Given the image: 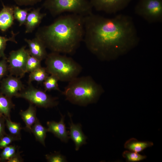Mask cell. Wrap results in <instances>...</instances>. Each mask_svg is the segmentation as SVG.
I'll return each instance as SVG.
<instances>
[{"label":"cell","instance_id":"obj_20","mask_svg":"<svg viewBox=\"0 0 162 162\" xmlns=\"http://www.w3.org/2000/svg\"><path fill=\"white\" fill-rule=\"evenodd\" d=\"M49 74L45 67L41 66L29 73L28 83H31L33 81L39 83L43 82Z\"/></svg>","mask_w":162,"mask_h":162},{"label":"cell","instance_id":"obj_32","mask_svg":"<svg viewBox=\"0 0 162 162\" xmlns=\"http://www.w3.org/2000/svg\"><path fill=\"white\" fill-rule=\"evenodd\" d=\"M20 152L19 148H17L15 154L10 159L7 161V162H22L23 160L20 155Z\"/></svg>","mask_w":162,"mask_h":162},{"label":"cell","instance_id":"obj_15","mask_svg":"<svg viewBox=\"0 0 162 162\" xmlns=\"http://www.w3.org/2000/svg\"><path fill=\"white\" fill-rule=\"evenodd\" d=\"M3 7L0 11V30L4 32L14 24V20L13 6L2 4Z\"/></svg>","mask_w":162,"mask_h":162},{"label":"cell","instance_id":"obj_29","mask_svg":"<svg viewBox=\"0 0 162 162\" xmlns=\"http://www.w3.org/2000/svg\"><path fill=\"white\" fill-rule=\"evenodd\" d=\"M47 161L49 162H65L67 161L66 157L59 152H55L45 155Z\"/></svg>","mask_w":162,"mask_h":162},{"label":"cell","instance_id":"obj_19","mask_svg":"<svg viewBox=\"0 0 162 162\" xmlns=\"http://www.w3.org/2000/svg\"><path fill=\"white\" fill-rule=\"evenodd\" d=\"M47 132V128L42 125L38 119L32 126L31 130V133L34 134L36 140L44 146Z\"/></svg>","mask_w":162,"mask_h":162},{"label":"cell","instance_id":"obj_11","mask_svg":"<svg viewBox=\"0 0 162 162\" xmlns=\"http://www.w3.org/2000/svg\"><path fill=\"white\" fill-rule=\"evenodd\" d=\"M27 44L30 55L40 61L45 59L48 54L46 48L43 42L38 38L35 36L32 39L25 38Z\"/></svg>","mask_w":162,"mask_h":162},{"label":"cell","instance_id":"obj_13","mask_svg":"<svg viewBox=\"0 0 162 162\" xmlns=\"http://www.w3.org/2000/svg\"><path fill=\"white\" fill-rule=\"evenodd\" d=\"M68 115L70 120V122L69 123V137L74 143L75 150L78 151L81 146L86 143L87 137L82 131L81 124L74 123L72 120L71 115L68 112Z\"/></svg>","mask_w":162,"mask_h":162},{"label":"cell","instance_id":"obj_5","mask_svg":"<svg viewBox=\"0 0 162 162\" xmlns=\"http://www.w3.org/2000/svg\"><path fill=\"white\" fill-rule=\"evenodd\" d=\"M43 6L54 17L65 12L85 16L93 8L89 0H45Z\"/></svg>","mask_w":162,"mask_h":162},{"label":"cell","instance_id":"obj_31","mask_svg":"<svg viewBox=\"0 0 162 162\" xmlns=\"http://www.w3.org/2000/svg\"><path fill=\"white\" fill-rule=\"evenodd\" d=\"M19 6H33L41 2L42 0H13Z\"/></svg>","mask_w":162,"mask_h":162},{"label":"cell","instance_id":"obj_14","mask_svg":"<svg viewBox=\"0 0 162 162\" xmlns=\"http://www.w3.org/2000/svg\"><path fill=\"white\" fill-rule=\"evenodd\" d=\"M41 9L40 8L34 9L28 13L25 24V33L33 32L39 26L43 19L46 16V14L40 12Z\"/></svg>","mask_w":162,"mask_h":162},{"label":"cell","instance_id":"obj_24","mask_svg":"<svg viewBox=\"0 0 162 162\" xmlns=\"http://www.w3.org/2000/svg\"><path fill=\"white\" fill-rule=\"evenodd\" d=\"M17 146L15 145H9L5 147L0 154V162H5L12 158L16 153Z\"/></svg>","mask_w":162,"mask_h":162},{"label":"cell","instance_id":"obj_10","mask_svg":"<svg viewBox=\"0 0 162 162\" xmlns=\"http://www.w3.org/2000/svg\"><path fill=\"white\" fill-rule=\"evenodd\" d=\"M20 78L9 74L1 81L0 91L11 98L16 97L24 88Z\"/></svg>","mask_w":162,"mask_h":162},{"label":"cell","instance_id":"obj_25","mask_svg":"<svg viewBox=\"0 0 162 162\" xmlns=\"http://www.w3.org/2000/svg\"><path fill=\"white\" fill-rule=\"evenodd\" d=\"M12 36L9 38L0 36V58H7L4 52L7 45V42L8 41H11L17 44V42L15 39L16 36L19 32L14 33L13 31L11 32Z\"/></svg>","mask_w":162,"mask_h":162},{"label":"cell","instance_id":"obj_23","mask_svg":"<svg viewBox=\"0 0 162 162\" xmlns=\"http://www.w3.org/2000/svg\"><path fill=\"white\" fill-rule=\"evenodd\" d=\"M5 119V126L10 134L21 137L20 132L22 128L20 124L12 122L10 119L4 116Z\"/></svg>","mask_w":162,"mask_h":162},{"label":"cell","instance_id":"obj_12","mask_svg":"<svg viewBox=\"0 0 162 162\" xmlns=\"http://www.w3.org/2000/svg\"><path fill=\"white\" fill-rule=\"evenodd\" d=\"M61 118L58 122L54 121L47 122L48 132H51L63 142H67L70 138L64 122L65 116L61 113Z\"/></svg>","mask_w":162,"mask_h":162},{"label":"cell","instance_id":"obj_2","mask_svg":"<svg viewBox=\"0 0 162 162\" xmlns=\"http://www.w3.org/2000/svg\"><path fill=\"white\" fill-rule=\"evenodd\" d=\"M84 16L74 14L59 16L51 24L40 27L35 36L51 52L72 54L83 41Z\"/></svg>","mask_w":162,"mask_h":162},{"label":"cell","instance_id":"obj_28","mask_svg":"<svg viewBox=\"0 0 162 162\" xmlns=\"http://www.w3.org/2000/svg\"><path fill=\"white\" fill-rule=\"evenodd\" d=\"M21 138L10 134H7L0 139V148L3 149L13 142L20 140Z\"/></svg>","mask_w":162,"mask_h":162},{"label":"cell","instance_id":"obj_16","mask_svg":"<svg viewBox=\"0 0 162 162\" xmlns=\"http://www.w3.org/2000/svg\"><path fill=\"white\" fill-rule=\"evenodd\" d=\"M19 113L26 125L24 129L31 133L32 126L38 119L36 116V106L30 103L27 110H21Z\"/></svg>","mask_w":162,"mask_h":162},{"label":"cell","instance_id":"obj_3","mask_svg":"<svg viewBox=\"0 0 162 162\" xmlns=\"http://www.w3.org/2000/svg\"><path fill=\"white\" fill-rule=\"evenodd\" d=\"M104 90L90 76L77 77L70 82L62 93L71 104L86 106L95 103Z\"/></svg>","mask_w":162,"mask_h":162},{"label":"cell","instance_id":"obj_6","mask_svg":"<svg viewBox=\"0 0 162 162\" xmlns=\"http://www.w3.org/2000/svg\"><path fill=\"white\" fill-rule=\"evenodd\" d=\"M28 85L19 92L16 98L24 99L39 107L51 108L58 105L59 102L57 98L48 94L44 90L33 86L31 83Z\"/></svg>","mask_w":162,"mask_h":162},{"label":"cell","instance_id":"obj_7","mask_svg":"<svg viewBox=\"0 0 162 162\" xmlns=\"http://www.w3.org/2000/svg\"><path fill=\"white\" fill-rule=\"evenodd\" d=\"M135 13L149 23L162 21V0H138Z\"/></svg>","mask_w":162,"mask_h":162},{"label":"cell","instance_id":"obj_8","mask_svg":"<svg viewBox=\"0 0 162 162\" xmlns=\"http://www.w3.org/2000/svg\"><path fill=\"white\" fill-rule=\"evenodd\" d=\"M26 47V46H23L10 52L9 56L7 58L9 74L21 78L26 73V63L30 54Z\"/></svg>","mask_w":162,"mask_h":162},{"label":"cell","instance_id":"obj_4","mask_svg":"<svg viewBox=\"0 0 162 162\" xmlns=\"http://www.w3.org/2000/svg\"><path fill=\"white\" fill-rule=\"evenodd\" d=\"M45 60L48 73L60 81L68 82L78 77L82 70L81 65L73 58L61 53L51 52Z\"/></svg>","mask_w":162,"mask_h":162},{"label":"cell","instance_id":"obj_22","mask_svg":"<svg viewBox=\"0 0 162 162\" xmlns=\"http://www.w3.org/2000/svg\"><path fill=\"white\" fill-rule=\"evenodd\" d=\"M50 75L43 82L44 90L46 92L56 90L62 93V91L60 89L58 86V82L59 80L58 78L55 75Z\"/></svg>","mask_w":162,"mask_h":162},{"label":"cell","instance_id":"obj_9","mask_svg":"<svg viewBox=\"0 0 162 162\" xmlns=\"http://www.w3.org/2000/svg\"><path fill=\"white\" fill-rule=\"evenodd\" d=\"M132 0H89L93 8L98 11L115 14L126 8Z\"/></svg>","mask_w":162,"mask_h":162},{"label":"cell","instance_id":"obj_27","mask_svg":"<svg viewBox=\"0 0 162 162\" xmlns=\"http://www.w3.org/2000/svg\"><path fill=\"white\" fill-rule=\"evenodd\" d=\"M41 61L30 55L28 56L26 63V73H31L41 67Z\"/></svg>","mask_w":162,"mask_h":162},{"label":"cell","instance_id":"obj_18","mask_svg":"<svg viewBox=\"0 0 162 162\" xmlns=\"http://www.w3.org/2000/svg\"><path fill=\"white\" fill-rule=\"evenodd\" d=\"M14 107L15 105L11 98L5 95L0 91V116L10 119V112Z\"/></svg>","mask_w":162,"mask_h":162},{"label":"cell","instance_id":"obj_1","mask_svg":"<svg viewBox=\"0 0 162 162\" xmlns=\"http://www.w3.org/2000/svg\"><path fill=\"white\" fill-rule=\"evenodd\" d=\"M83 41L102 61L115 60L136 47L139 38L132 18L120 14L107 18L92 14L84 16Z\"/></svg>","mask_w":162,"mask_h":162},{"label":"cell","instance_id":"obj_21","mask_svg":"<svg viewBox=\"0 0 162 162\" xmlns=\"http://www.w3.org/2000/svg\"><path fill=\"white\" fill-rule=\"evenodd\" d=\"M31 9V8L21 9L18 6H13L14 19L19 22V26L25 25L28 12Z\"/></svg>","mask_w":162,"mask_h":162},{"label":"cell","instance_id":"obj_26","mask_svg":"<svg viewBox=\"0 0 162 162\" xmlns=\"http://www.w3.org/2000/svg\"><path fill=\"white\" fill-rule=\"evenodd\" d=\"M122 156L127 162H135L142 160L146 158L145 155L140 154L138 153L128 151H125L122 153Z\"/></svg>","mask_w":162,"mask_h":162},{"label":"cell","instance_id":"obj_33","mask_svg":"<svg viewBox=\"0 0 162 162\" xmlns=\"http://www.w3.org/2000/svg\"><path fill=\"white\" fill-rule=\"evenodd\" d=\"M5 119L3 116H0V139L7 134L5 131Z\"/></svg>","mask_w":162,"mask_h":162},{"label":"cell","instance_id":"obj_30","mask_svg":"<svg viewBox=\"0 0 162 162\" xmlns=\"http://www.w3.org/2000/svg\"><path fill=\"white\" fill-rule=\"evenodd\" d=\"M7 58H2L0 61V81L9 73Z\"/></svg>","mask_w":162,"mask_h":162},{"label":"cell","instance_id":"obj_17","mask_svg":"<svg viewBox=\"0 0 162 162\" xmlns=\"http://www.w3.org/2000/svg\"><path fill=\"white\" fill-rule=\"evenodd\" d=\"M153 145L152 142L139 141L135 138H132L125 142L124 147L130 151L139 153Z\"/></svg>","mask_w":162,"mask_h":162}]
</instances>
